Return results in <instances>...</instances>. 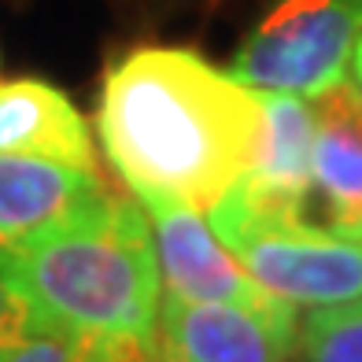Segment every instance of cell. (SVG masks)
I'll use <instances>...</instances> for the list:
<instances>
[{
	"mask_svg": "<svg viewBox=\"0 0 362 362\" xmlns=\"http://www.w3.org/2000/svg\"><path fill=\"white\" fill-rule=\"evenodd\" d=\"M107 196L111 189L100 170L0 152V252L30 248L59 229L86 222Z\"/></svg>",
	"mask_w": 362,
	"mask_h": 362,
	"instance_id": "cell-7",
	"label": "cell"
},
{
	"mask_svg": "<svg viewBox=\"0 0 362 362\" xmlns=\"http://www.w3.org/2000/svg\"><path fill=\"white\" fill-rule=\"evenodd\" d=\"M310 200L307 222L340 237H362V86L344 78L310 100Z\"/></svg>",
	"mask_w": 362,
	"mask_h": 362,
	"instance_id": "cell-8",
	"label": "cell"
},
{
	"mask_svg": "<svg viewBox=\"0 0 362 362\" xmlns=\"http://www.w3.org/2000/svg\"><path fill=\"white\" fill-rule=\"evenodd\" d=\"M0 362H148V340L37 329L34 337L11 344V348H0Z\"/></svg>",
	"mask_w": 362,
	"mask_h": 362,
	"instance_id": "cell-11",
	"label": "cell"
},
{
	"mask_svg": "<svg viewBox=\"0 0 362 362\" xmlns=\"http://www.w3.org/2000/svg\"><path fill=\"white\" fill-rule=\"evenodd\" d=\"M207 218L240 267L300 315L362 300V237L255 215L233 196H222Z\"/></svg>",
	"mask_w": 362,
	"mask_h": 362,
	"instance_id": "cell-3",
	"label": "cell"
},
{
	"mask_svg": "<svg viewBox=\"0 0 362 362\" xmlns=\"http://www.w3.org/2000/svg\"><path fill=\"white\" fill-rule=\"evenodd\" d=\"M296 355L300 362H362V300L348 307L303 310Z\"/></svg>",
	"mask_w": 362,
	"mask_h": 362,
	"instance_id": "cell-12",
	"label": "cell"
},
{
	"mask_svg": "<svg viewBox=\"0 0 362 362\" xmlns=\"http://www.w3.org/2000/svg\"><path fill=\"white\" fill-rule=\"evenodd\" d=\"M0 274L45 329L81 337L152 340L163 274L137 196H107L86 222L19 252H0Z\"/></svg>",
	"mask_w": 362,
	"mask_h": 362,
	"instance_id": "cell-2",
	"label": "cell"
},
{
	"mask_svg": "<svg viewBox=\"0 0 362 362\" xmlns=\"http://www.w3.org/2000/svg\"><path fill=\"white\" fill-rule=\"evenodd\" d=\"M37 329H45L37 322V315L30 310V303L23 296L8 285V277L0 274V348H11V344L34 337Z\"/></svg>",
	"mask_w": 362,
	"mask_h": 362,
	"instance_id": "cell-13",
	"label": "cell"
},
{
	"mask_svg": "<svg viewBox=\"0 0 362 362\" xmlns=\"http://www.w3.org/2000/svg\"><path fill=\"white\" fill-rule=\"evenodd\" d=\"M96 134L141 204L207 215L252 170L267 107L262 93L189 48H134L104 78Z\"/></svg>",
	"mask_w": 362,
	"mask_h": 362,
	"instance_id": "cell-1",
	"label": "cell"
},
{
	"mask_svg": "<svg viewBox=\"0 0 362 362\" xmlns=\"http://www.w3.org/2000/svg\"><path fill=\"white\" fill-rule=\"evenodd\" d=\"M300 344V310H244L189 303L163 292L148 362H292Z\"/></svg>",
	"mask_w": 362,
	"mask_h": 362,
	"instance_id": "cell-5",
	"label": "cell"
},
{
	"mask_svg": "<svg viewBox=\"0 0 362 362\" xmlns=\"http://www.w3.org/2000/svg\"><path fill=\"white\" fill-rule=\"evenodd\" d=\"M362 0H274L237 48L229 74L255 93L315 100L351 74Z\"/></svg>",
	"mask_w": 362,
	"mask_h": 362,
	"instance_id": "cell-4",
	"label": "cell"
},
{
	"mask_svg": "<svg viewBox=\"0 0 362 362\" xmlns=\"http://www.w3.org/2000/svg\"><path fill=\"white\" fill-rule=\"evenodd\" d=\"M262 107H267L262 148L252 170L240 177V185L229 196L255 215L307 222L315 107H310L307 96H288V93H262Z\"/></svg>",
	"mask_w": 362,
	"mask_h": 362,
	"instance_id": "cell-9",
	"label": "cell"
},
{
	"mask_svg": "<svg viewBox=\"0 0 362 362\" xmlns=\"http://www.w3.org/2000/svg\"><path fill=\"white\" fill-rule=\"evenodd\" d=\"M0 152L100 170L89 122L67 100V93L37 78L0 81Z\"/></svg>",
	"mask_w": 362,
	"mask_h": 362,
	"instance_id": "cell-10",
	"label": "cell"
},
{
	"mask_svg": "<svg viewBox=\"0 0 362 362\" xmlns=\"http://www.w3.org/2000/svg\"><path fill=\"white\" fill-rule=\"evenodd\" d=\"M351 78L362 86V41L355 45V56H351Z\"/></svg>",
	"mask_w": 362,
	"mask_h": 362,
	"instance_id": "cell-14",
	"label": "cell"
},
{
	"mask_svg": "<svg viewBox=\"0 0 362 362\" xmlns=\"http://www.w3.org/2000/svg\"><path fill=\"white\" fill-rule=\"evenodd\" d=\"M141 204V200H137ZM156 237L163 292H174L189 303H222L244 310H281L292 307L267 292L240 267V259L222 244L204 211L167 200L141 204Z\"/></svg>",
	"mask_w": 362,
	"mask_h": 362,
	"instance_id": "cell-6",
	"label": "cell"
}]
</instances>
